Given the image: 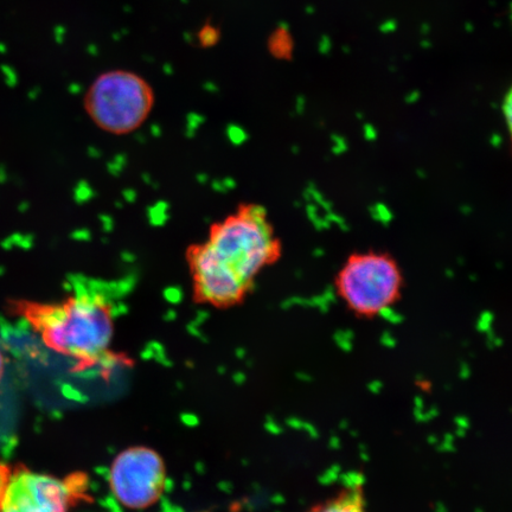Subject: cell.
<instances>
[{
    "label": "cell",
    "mask_w": 512,
    "mask_h": 512,
    "mask_svg": "<svg viewBox=\"0 0 512 512\" xmlns=\"http://www.w3.org/2000/svg\"><path fill=\"white\" fill-rule=\"evenodd\" d=\"M280 249L265 210L239 208L214 223L206 241L188 249L195 297L217 307L239 304L255 278L277 261Z\"/></svg>",
    "instance_id": "6da1fadb"
},
{
    "label": "cell",
    "mask_w": 512,
    "mask_h": 512,
    "mask_svg": "<svg viewBox=\"0 0 512 512\" xmlns=\"http://www.w3.org/2000/svg\"><path fill=\"white\" fill-rule=\"evenodd\" d=\"M23 313L48 347L61 354L93 362L110 348L113 312L99 294L83 292L62 304H25Z\"/></svg>",
    "instance_id": "7a4b0ae2"
},
{
    "label": "cell",
    "mask_w": 512,
    "mask_h": 512,
    "mask_svg": "<svg viewBox=\"0 0 512 512\" xmlns=\"http://www.w3.org/2000/svg\"><path fill=\"white\" fill-rule=\"evenodd\" d=\"M83 106L101 131L126 136L149 119L155 107V92L143 76L131 70H107L89 86Z\"/></svg>",
    "instance_id": "3957f363"
},
{
    "label": "cell",
    "mask_w": 512,
    "mask_h": 512,
    "mask_svg": "<svg viewBox=\"0 0 512 512\" xmlns=\"http://www.w3.org/2000/svg\"><path fill=\"white\" fill-rule=\"evenodd\" d=\"M403 287L401 268L381 252L350 255L337 274L339 298L354 315L375 318L399 302Z\"/></svg>",
    "instance_id": "277c9868"
},
{
    "label": "cell",
    "mask_w": 512,
    "mask_h": 512,
    "mask_svg": "<svg viewBox=\"0 0 512 512\" xmlns=\"http://www.w3.org/2000/svg\"><path fill=\"white\" fill-rule=\"evenodd\" d=\"M115 501L127 509L142 510L155 504L163 494L165 466L151 448L132 447L115 458L110 470Z\"/></svg>",
    "instance_id": "5b68a950"
},
{
    "label": "cell",
    "mask_w": 512,
    "mask_h": 512,
    "mask_svg": "<svg viewBox=\"0 0 512 512\" xmlns=\"http://www.w3.org/2000/svg\"><path fill=\"white\" fill-rule=\"evenodd\" d=\"M72 491L51 476L27 470L11 473L0 512H68Z\"/></svg>",
    "instance_id": "8992f818"
},
{
    "label": "cell",
    "mask_w": 512,
    "mask_h": 512,
    "mask_svg": "<svg viewBox=\"0 0 512 512\" xmlns=\"http://www.w3.org/2000/svg\"><path fill=\"white\" fill-rule=\"evenodd\" d=\"M306 512H370L366 492L361 484L345 486L336 494L323 499Z\"/></svg>",
    "instance_id": "52a82bcc"
},
{
    "label": "cell",
    "mask_w": 512,
    "mask_h": 512,
    "mask_svg": "<svg viewBox=\"0 0 512 512\" xmlns=\"http://www.w3.org/2000/svg\"><path fill=\"white\" fill-rule=\"evenodd\" d=\"M11 473L5 466L0 465V497L4 494L6 485L9 483Z\"/></svg>",
    "instance_id": "ba28073f"
},
{
    "label": "cell",
    "mask_w": 512,
    "mask_h": 512,
    "mask_svg": "<svg viewBox=\"0 0 512 512\" xmlns=\"http://www.w3.org/2000/svg\"><path fill=\"white\" fill-rule=\"evenodd\" d=\"M4 373V356L2 351H0V380H2V376Z\"/></svg>",
    "instance_id": "9c48e42d"
}]
</instances>
